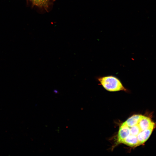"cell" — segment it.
<instances>
[{"label": "cell", "instance_id": "4", "mask_svg": "<svg viewBox=\"0 0 156 156\" xmlns=\"http://www.w3.org/2000/svg\"><path fill=\"white\" fill-rule=\"evenodd\" d=\"M33 3L39 7L47 8L51 0H30Z\"/></svg>", "mask_w": 156, "mask_h": 156}, {"label": "cell", "instance_id": "1", "mask_svg": "<svg viewBox=\"0 0 156 156\" xmlns=\"http://www.w3.org/2000/svg\"><path fill=\"white\" fill-rule=\"evenodd\" d=\"M97 80L105 90L110 92L127 91L120 80L116 77L109 75L99 77Z\"/></svg>", "mask_w": 156, "mask_h": 156}, {"label": "cell", "instance_id": "2", "mask_svg": "<svg viewBox=\"0 0 156 156\" xmlns=\"http://www.w3.org/2000/svg\"><path fill=\"white\" fill-rule=\"evenodd\" d=\"M142 131L154 128L155 123L149 117L143 116L138 123Z\"/></svg>", "mask_w": 156, "mask_h": 156}, {"label": "cell", "instance_id": "3", "mask_svg": "<svg viewBox=\"0 0 156 156\" xmlns=\"http://www.w3.org/2000/svg\"><path fill=\"white\" fill-rule=\"evenodd\" d=\"M154 128L142 131L137 136L139 145L143 144L149 138Z\"/></svg>", "mask_w": 156, "mask_h": 156}]
</instances>
